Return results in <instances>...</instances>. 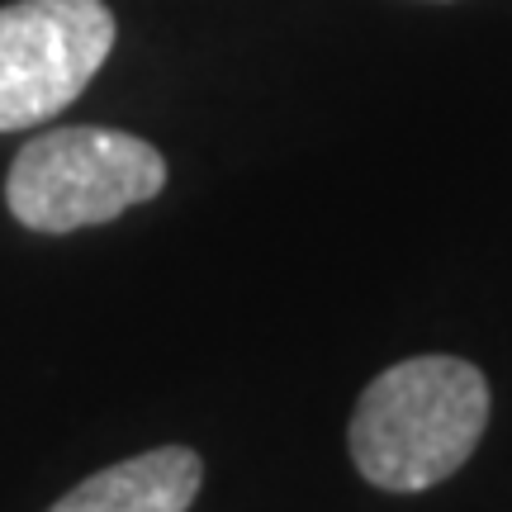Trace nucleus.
I'll list each match as a JSON object with an SVG mask.
<instances>
[{
    "label": "nucleus",
    "mask_w": 512,
    "mask_h": 512,
    "mask_svg": "<svg viewBox=\"0 0 512 512\" xmlns=\"http://www.w3.org/2000/svg\"><path fill=\"white\" fill-rule=\"evenodd\" d=\"M489 380L460 356H408L380 370L347 427L351 465L384 494H422L475 456L489 427Z\"/></svg>",
    "instance_id": "obj_1"
},
{
    "label": "nucleus",
    "mask_w": 512,
    "mask_h": 512,
    "mask_svg": "<svg viewBox=\"0 0 512 512\" xmlns=\"http://www.w3.org/2000/svg\"><path fill=\"white\" fill-rule=\"evenodd\" d=\"M162 185L166 157L147 138L76 124L19 147L5 176V204L34 233H76L157 200Z\"/></svg>",
    "instance_id": "obj_2"
},
{
    "label": "nucleus",
    "mask_w": 512,
    "mask_h": 512,
    "mask_svg": "<svg viewBox=\"0 0 512 512\" xmlns=\"http://www.w3.org/2000/svg\"><path fill=\"white\" fill-rule=\"evenodd\" d=\"M114 53L105 0H15L0 5V133L34 128L76 105Z\"/></svg>",
    "instance_id": "obj_3"
},
{
    "label": "nucleus",
    "mask_w": 512,
    "mask_h": 512,
    "mask_svg": "<svg viewBox=\"0 0 512 512\" xmlns=\"http://www.w3.org/2000/svg\"><path fill=\"white\" fill-rule=\"evenodd\" d=\"M204 484V460L190 446H152L143 456L114 460L48 512H190Z\"/></svg>",
    "instance_id": "obj_4"
}]
</instances>
